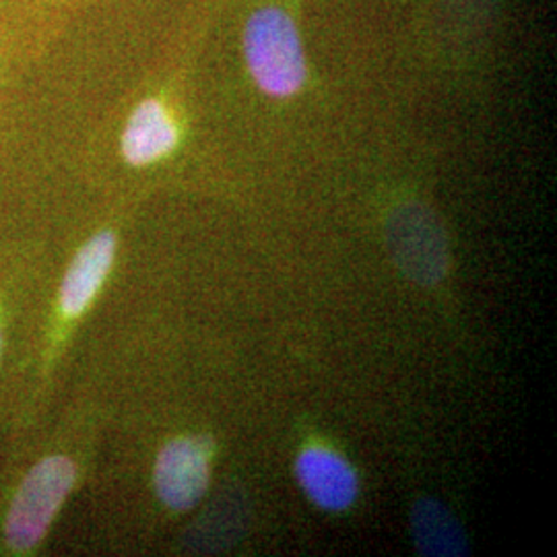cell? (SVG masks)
Instances as JSON below:
<instances>
[{
    "label": "cell",
    "instance_id": "4",
    "mask_svg": "<svg viewBox=\"0 0 557 557\" xmlns=\"http://www.w3.org/2000/svg\"><path fill=\"white\" fill-rule=\"evenodd\" d=\"M299 485L322 510L343 512L358 498L359 481L345 458L322 448H306L296 462Z\"/></svg>",
    "mask_w": 557,
    "mask_h": 557
},
{
    "label": "cell",
    "instance_id": "8",
    "mask_svg": "<svg viewBox=\"0 0 557 557\" xmlns=\"http://www.w3.org/2000/svg\"><path fill=\"white\" fill-rule=\"evenodd\" d=\"M413 529L418 547L425 556H460L465 549L457 520L434 499H421L416 506Z\"/></svg>",
    "mask_w": 557,
    "mask_h": 557
},
{
    "label": "cell",
    "instance_id": "1",
    "mask_svg": "<svg viewBox=\"0 0 557 557\" xmlns=\"http://www.w3.org/2000/svg\"><path fill=\"white\" fill-rule=\"evenodd\" d=\"M250 75L273 98H289L306 83V59L292 17L275 7L257 11L244 32Z\"/></svg>",
    "mask_w": 557,
    "mask_h": 557
},
{
    "label": "cell",
    "instance_id": "6",
    "mask_svg": "<svg viewBox=\"0 0 557 557\" xmlns=\"http://www.w3.org/2000/svg\"><path fill=\"white\" fill-rule=\"evenodd\" d=\"M398 264L407 275L421 283H436L446 271L442 232L425 218H398L391 232Z\"/></svg>",
    "mask_w": 557,
    "mask_h": 557
},
{
    "label": "cell",
    "instance_id": "2",
    "mask_svg": "<svg viewBox=\"0 0 557 557\" xmlns=\"http://www.w3.org/2000/svg\"><path fill=\"white\" fill-rule=\"evenodd\" d=\"M75 479L77 467L66 457L44 458L27 473L4 522V537L13 549L27 552L40 543Z\"/></svg>",
    "mask_w": 557,
    "mask_h": 557
},
{
    "label": "cell",
    "instance_id": "3",
    "mask_svg": "<svg viewBox=\"0 0 557 557\" xmlns=\"http://www.w3.org/2000/svg\"><path fill=\"white\" fill-rule=\"evenodd\" d=\"M213 444L202 436L170 440L156 462V490L172 510H188L199 502L211 479Z\"/></svg>",
    "mask_w": 557,
    "mask_h": 557
},
{
    "label": "cell",
    "instance_id": "5",
    "mask_svg": "<svg viewBox=\"0 0 557 557\" xmlns=\"http://www.w3.org/2000/svg\"><path fill=\"white\" fill-rule=\"evenodd\" d=\"M114 259L116 236L112 232L96 234L81 248L60 287V308L64 317L77 319L89 308L110 275Z\"/></svg>",
    "mask_w": 557,
    "mask_h": 557
},
{
    "label": "cell",
    "instance_id": "7",
    "mask_svg": "<svg viewBox=\"0 0 557 557\" xmlns=\"http://www.w3.org/2000/svg\"><path fill=\"white\" fill-rule=\"evenodd\" d=\"M178 143V131L158 100L137 106L122 135V156L131 165H149L165 158Z\"/></svg>",
    "mask_w": 557,
    "mask_h": 557
}]
</instances>
